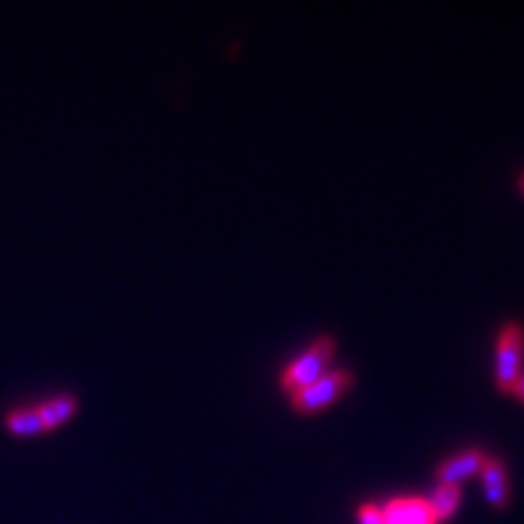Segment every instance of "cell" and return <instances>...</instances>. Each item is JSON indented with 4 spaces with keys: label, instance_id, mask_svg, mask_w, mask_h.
<instances>
[{
    "label": "cell",
    "instance_id": "5",
    "mask_svg": "<svg viewBox=\"0 0 524 524\" xmlns=\"http://www.w3.org/2000/svg\"><path fill=\"white\" fill-rule=\"evenodd\" d=\"M486 451L483 450H466L454 454L451 459L442 461L437 469V483H459L461 479H469L476 471H481L483 461H486Z\"/></svg>",
    "mask_w": 524,
    "mask_h": 524
},
{
    "label": "cell",
    "instance_id": "9",
    "mask_svg": "<svg viewBox=\"0 0 524 524\" xmlns=\"http://www.w3.org/2000/svg\"><path fill=\"white\" fill-rule=\"evenodd\" d=\"M5 425H8L10 433L22 434V437H27V434H39L44 430V423H42V418H39L37 408L10 413L8 418H5Z\"/></svg>",
    "mask_w": 524,
    "mask_h": 524
},
{
    "label": "cell",
    "instance_id": "11",
    "mask_svg": "<svg viewBox=\"0 0 524 524\" xmlns=\"http://www.w3.org/2000/svg\"><path fill=\"white\" fill-rule=\"evenodd\" d=\"M510 391H512L520 401H524V374H520V379H517L515 384L510 387Z\"/></svg>",
    "mask_w": 524,
    "mask_h": 524
},
{
    "label": "cell",
    "instance_id": "6",
    "mask_svg": "<svg viewBox=\"0 0 524 524\" xmlns=\"http://www.w3.org/2000/svg\"><path fill=\"white\" fill-rule=\"evenodd\" d=\"M481 476H483V490H486L488 503L493 507H507L510 503V486H507V469L497 457H486L483 466H481Z\"/></svg>",
    "mask_w": 524,
    "mask_h": 524
},
{
    "label": "cell",
    "instance_id": "7",
    "mask_svg": "<svg viewBox=\"0 0 524 524\" xmlns=\"http://www.w3.org/2000/svg\"><path fill=\"white\" fill-rule=\"evenodd\" d=\"M461 500V488L459 483H437L433 490V496L427 497V503L433 507L434 520H450L454 515V510Z\"/></svg>",
    "mask_w": 524,
    "mask_h": 524
},
{
    "label": "cell",
    "instance_id": "4",
    "mask_svg": "<svg viewBox=\"0 0 524 524\" xmlns=\"http://www.w3.org/2000/svg\"><path fill=\"white\" fill-rule=\"evenodd\" d=\"M387 524H437L427 497H395L384 507Z\"/></svg>",
    "mask_w": 524,
    "mask_h": 524
},
{
    "label": "cell",
    "instance_id": "3",
    "mask_svg": "<svg viewBox=\"0 0 524 524\" xmlns=\"http://www.w3.org/2000/svg\"><path fill=\"white\" fill-rule=\"evenodd\" d=\"M349 384H352V374L348 369H335L331 374H321L318 379H313L311 384L292 391V405L301 413H311L323 405L332 403Z\"/></svg>",
    "mask_w": 524,
    "mask_h": 524
},
{
    "label": "cell",
    "instance_id": "8",
    "mask_svg": "<svg viewBox=\"0 0 524 524\" xmlns=\"http://www.w3.org/2000/svg\"><path fill=\"white\" fill-rule=\"evenodd\" d=\"M78 411V403H75L74 395H59L54 401H46L37 408L39 418L44 423V430H51V427H59L64 425L71 415Z\"/></svg>",
    "mask_w": 524,
    "mask_h": 524
},
{
    "label": "cell",
    "instance_id": "2",
    "mask_svg": "<svg viewBox=\"0 0 524 524\" xmlns=\"http://www.w3.org/2000/svg\"><path fill=\"white\" fill-rule=\"evenodd\" d=\"M522 348H524V331L517 321H510L503 325L500 338H497L496 352V384L500 391H510V387L520 379L522 369Z\"/></svg>",
    "mask_w": 524,
    "mask_h": 524
},
{
    "label": "cell",
    "instance_id": "12",
    "mask_svg": "<svg viewBox=\"0 0 524 524\" xmlns=\"http://www.w3.org/2000/svg\"><path fill=\"white\" fill-rule=\"evenodd\" d=\"M520 190H522V192H524V173L520 175Z\"/></svg>",
    "mask_w": 524,
    "mask_h": 524
},
{
    "label": "cell",
    "instance_id": "1",
    "mask_svg": "<svg viewBox=\"0 0 524 524\" xmlns=\"http://www.w3.org/2000/svg\"><path fill=\"white\" fill-rule=\"evenodd\" d=\"M332 352H335V340L331 335H321L318 340L313 342L311 348L306 349L301 357H296L289 367L282 371L279 384L285 391H296V388L311 384L313 379H318L323 374V369L328 367Z\"/></svg>",
    "mask_w": 524,
    "mask_h": 524
},
{
    "label": "cell",
    "instance_id": "10",
    "mask_svg": "<svg viewBox=\"0 0 524 524\" xmlns=\"http://www.w3.org/2000/svg\"><path fill=\"white\" fill-rule=\"evenodd\" d=\"M359 524H387L384 522V507L379 505H362L357 510Z\"/></svg>",
    "mask_w": 524,
    "mask_h": 524
}]
</instances>
